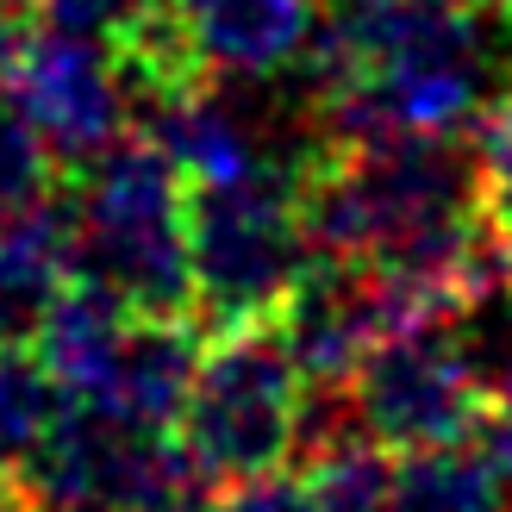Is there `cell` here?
<instances>
[{"instance_id": "cell-3", "label": "cell", "mask_w": 512, "mask_h": 512, "mask_svg": "<svg viewBox=\"0 0 512 512\" xmlns=\"http://www.w3.org/2000/svg\"><path fill=\"white\" fill-rule=\"evenodd\" d=\"M0 100L57 163L82 169L132 125V82L113 38L75 32L32 0H0Z\"/></svg>"}, {"instance_id": "cell-7", "label": "cell", "mask_w": 512, "mask_h": 512, "mask_svg": "<svg viewBox=\"0 0 512 512\" xmlns=\"http://www.w3.org/2000/svg\"><path fill=\"white\" fill-rule=\"evenodd\" d=\"M275 344L288 350L306 388L338 394L356 375V363L388 338V313L363 263H338V256H313V269L294 281V294L275 306Z\"/></svg>"}, {"instance_id": "cell-1", "label": "cell", "mask_w": 512, "mask_h": 512, "mask_svg": "<svg viewBox=\"0 0 512 512\" xmlns=\"http://www.w3.org/2000/svg\"><path fill=\"white\" fill-rule=\"evenodd\" d=\"M75 269L113 288L132 313H188V182L157 138H113L82 163L69 200Z\"/></svg>"}, {"instance_id": "cell-16", "label": "cell", "mask_w": 512, "mask_h": 512, "mask_svg": "<svg viewBox=\"0 0 512 512\" xmlns=\"http://www.w3.org/2000/svg\"><path fill=\"white\" fill-rule=\"evenodd\" d=\"M207 512H313V500H306V475L263 469V475L219 481V494L207 500Z\"/></svg>"}, {"instance_id": "cell-10", "label": "cell", "mask_w": 512, "mask_h": 512, "mask_svg": "<svg viewBox=\"0 0 512 512\" xmlns=\"http://www.w3.org/2000/svg\"><path fill=\"white\" fill-rule=\"evenodd\" d=\"M75 275V225L63 200H32L0 219V344H25L50 294Z\"/></svg>"}, {"instance_id": "cell-12", "label": "cell", "mask_w": 512, "mask_h": 512, "mask_svg": "<svg viewBox=\"0 0 512 512\" xmlns=\"http://www.w3.org/2000/svg\"><path fill=\"white\" fill-rule=\"evenodd\" d=\"M388 512H512V481L488 450L438 444L413 450L394 469V506Z\"/></svg>"}, {"instance_id": "cell-13", "label": "cell", "mask_w": 512, "mask_h": 512, "mask_svg": "<svg viewBox=\"0 0 512 512\" xmlns=\"http://www.w3.org/2000/svg\"><path fill=\"white\" fill-rule=\"evenodd\" d=\"M63 388L44 375L32 344H0V475H19L50 425L63 419Z\"/></svg>"}, {"instance_id": "cell-14", "label": "cell", "mask_w": 512, "mask_h": 512, "mask_svg": "<svg viewBox=\"0 0 512 512\" xmlns=\"http://www.w3.org/2000/svg\"><path fill=\"white\" fill-rule=\"evenodd\" d=\"M306 500L313 512H388L394 506V463L363 431L325 438L306 469Z\"/></svg>"}, {"instance_id": "cell-19", "label": "cell", "mask_w": 512, "mask_h": 512, "mask_svg": "<svg viewBox=\"0 0 512 512\" xmlns=\"http://www.w3.org/2000/svg\"><path fill=\"white\" fill-rule=\"evenodd\" d=\"M488 7H494V13H500V19H512V0H488Z\"/></svg>"}, {"instance_id": "cell-17", "label": "cell", "mask_w": 512, "mask_h": 512, "mask_svg": "<svg viewBox=\"0 0 512 512\" xmlns=\"http://www.w3.org/2000/svg\"><path fill=\"white\" fill-rule=\"evenodd\" d=\"M481 431H488V456L512 481V363L494 375V388H488V419H481Z\"/></svg>"}, {"instance_id": "cell-6", "label": "cell", "mask_w": 512, "mask_h": 512, "mask_svg": "<svg viewBox=\"0 0 512 512\" xmlns=\"http://www.w3.org/2000/svg\"><path fill=\"white\" fill-rule=\"evenodd\" d=\"M350 425L381 450L469 444L488 419V369L456 325H413L381 338L344 381Z\"/></svg>"}, {"instance_id": "cell-11", "label": "cell", "mask_w": 512, "mask_h": 512, "mask_svg": "<svg viewBox=\"0 0 512 512\" xmlns=\"http://www.w3.org/2000/svg\"><path fill=\"white\" fill-rule=\"evenodd\" d=\"M125 319H132V306H125L113 288H100L94 275L75 269L63 288L50 294V306L38 313V325H32L25 344H32V356L44 363V375L63 388V400H82L94 388L100 363L113 356Z\"/></svg>"}, {"instance_id": "cell-8", "label": "cell", "mask_w": 512, "mask_h": 512, "mask_svg": "<svg viewBox=\"0 0 512 512\" xmlns=\"http://www.w3.org/2000/svg\"><path fill=\"white\" fill-rule=\"evenodd\" d=\"M200 82H269L313 38V0H169Z\"/></svg>"}, {"instance_id": "cell-18", "label": "cell", "mask_w": 512, "mask_h": 512, "mask_svg": "<svg viewBox=\"0 0 512 512\" xmlns=\"http://www.w3.org/2000/svg\"><path fill=\"white\" fill-rule=\"evenodd\" d=\"M0 512H32V500H25L19 475H0Z\"/></svg>"}, {"instance_id": "cell-20", "label": "cell", "mask_w": 512, "mask_h": 512, "mask_svg": "<svg viewBox=\"0 0 512 512\" xmlns=\"http://www.w3.org/2000/svg\"><path fill=\"white\" fill-rule=\"evenodd\" d=\"M313 7H319V0H313ZM325 7H338V0H325Z\"/></svg>"}, {"instance_id": "cell-4", "label": "cell", "mask_w": 512, "mask_h": 512, "mask_svg": "<svg viewBox=\"0 0 512 512\" xmlns=\"http://www.w3.org/2000/svg\"><path fill=\"white\" fill-rule=\"evenodd\" d=\"M306 438V381L269 325H232L200 350L194 388L175 413V444L200 481L281 469Z\"/></svg>"}, {"instance_id": "cell-9", "label": "cell", "mask_w": 512, "mask_h": 512, "mask_svg": "<svg viewBox=\"0 0 512 512\" xmlns=\"http://www.w3.org/2000/svg\"><path fill=\"white\" fill-rule=\"evenodd\" d=\"M200 325L188 313H132L119 331L113 356L100 363L94 388L82 394V406H100L125 425L144 431H175V413L194 388L200 369Z\"/></svg>"}, {"instance_id": "cell-2", "label": "cell", "mask_w": 512, "mask_h": 512, "mask_svg": "<svg viewBox=\"0 0 512 512\" xmlns=\"http://www.w3.org/2000/svg\"><path fill=\"white\" fill-rule=\"evenodd\" d=\"M306 269L313 238L300 219L294 163H263L232 182L188 188V275L194 306L213 331L269 325Z\"/></svg>"}, {"instance_id": "cell-5", "label": "cell", "mask_w": 512, "mask_h": 512, "mask_svg": "<svg viewBox=\"0 0 512 512\" xmlns=\"http://www.w3.org/2000/svg\"><path fill=\"white\" fill-rule=\"evenodd\" d=\"M19 488L32 512H188L200 506V469L175 431H144L75 400L25 456Z\"/></svg>"}, {"instance_id": "cell-15", "label": "cell", "mask_w": 512, "mask_h": 512, "mask_svg": "<svg viewBox=\"0 0 512 512\" xmlns=\"http://www.w3.org/2000/svg\"><path fill=\"white\" fill-rule=\"evenodd\" d=\"M475 144H469V169H475V213H481V232L494 238V250L512 263V88L494 94L481 119L469 125Z\"/></svg>"}]
</instances>
